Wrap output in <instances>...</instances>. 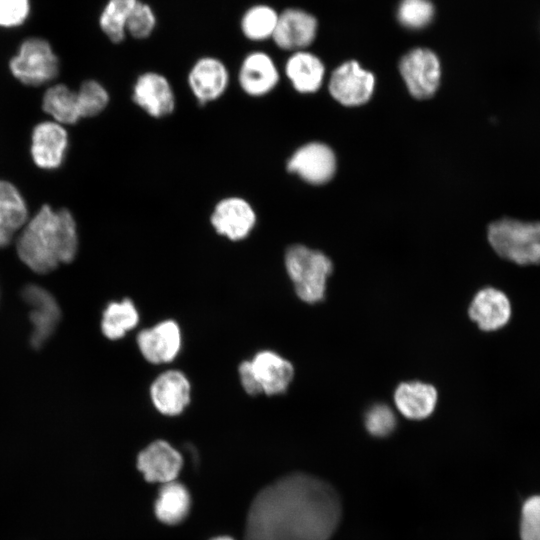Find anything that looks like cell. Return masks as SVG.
<instances>
[{"mask_svg": "<svg viewBox=\"0 0 540 540\" xmlns=\"http://www.w3.org/2000/svg\"><path fill=\"white\" fill-rule=\"evenodd\" d=\"M342 514L328 483L304 473L286 475L252 501L244 540H329Z\"/></svg>", "mask_w": 540, "mask_h": 540, "instance_id": "1", "label": "cell"}, {"mask_svg": "<svg viewBox=\"0 0 540 540\" xmlns=\"http://www.w3.org/2000/svg\"><path fill=\"white\" fill-rule=\"evenodd\" d=\"M78 232L72 213L44 204L21 229L16 242L20 260L36 273L45 274L70 263L78 251Z\"/></svg>", "mask_w": 540, "mask_h": 540, "instance_id": "2", "label": "cell"}, {"mask_svg": "<svg viewBox=\"0 0 540 540\" xmlns=\"http://www.w3.org/2000/svg\"><path fill=\"white\" fill-rule=\"evenodd\" d=\"M487 238L502 258L519 265L540 263V222L504 217L489 224Z\"/></svg>", "mask_w": 540, "mask_h": 540, "instance_id": "3", "label": "cell"}, {"mask_svg": "<svg viewBox=\"0 0 540 540\" xmlns=\"http://www.w3.org/2000/svg\"><path fill=\"white\" fill-rule=\"evenodd\" d=\"M284 262L302 301L314 304L324 299L327 279L333 269L331 260L324 253L295 244L287 249Z\"/></svg>", "mask_w": 540, "mask_h": 540, "instance_id": "4", "label": "cell"}, {"mask_svg": "<svg viewBox=\"0 0 540 540\" xmlns=\"http://www.w3.org/2000/svg\"><path fill=\"white\" fill-rule=\"evenodd\" d=\"M238 373L247 394L257 396L264 393L272 396L282 394L288 389L294 377V368L278 353L262 350L251 360L241 362Z\"/></svg>", "mask_w": 540, "mask_h": 540, "instance_id": "5", "label": "cell"}, {"mask_svg": "<svg viewBox=\"0 0 540 540\" xmlns=\"http://www.w3.org/2000/svg\"><path fill=\"white\" fill-rule=\"evenodd\" d=\"M9 68L12 75L22 84L40 86L56 78L59 61L48 41L28 38L11 58Z\"/></svg>", "mask_w": 540, "mask_h": 540, "instance_id": "6", "label": "cell"}, {"mask_svg": "<svg viewBox=\"0 0 540 540\" xmlns=\"http://www.w3.org/2000/svg\"><path fill=\"white\" fill-rule=\"evenodd\" d=\"M399 71L414 98H430L439 87L441 63L429 48L417 47L408 51L400 60Z\"/></svg>", "mask_w": 540, "mask_h": 540, "instance_id": "7", "label": "cell"}, {"mask_svg": "<svg viewBox=\"0 0 540 540\" xmlns=\"http://www.w3.org/2000/svg\"><path fill=\"white\" fill-rule=\"evenodd\" d=\"M375 76L355 60L343 62L334 69L329 80L332 97L345 106H359L371 98Z\"/></svg>", "mask_w": 540, "mask_h": 540, "instance_id": "8", "label": "cell"}, {"mask_svg": "<svg viewBox=\"0 0 540 540\" xmlns=\"http://www.w3.org/2000/svg\"><path fill=\"white\" fill-rule=\"evenodd\" d=\"M230 72L225 62L212 55L199 57L187 74V84L200 105L221 98L228 89Z\"/></svg>", "mask_w": 540, "mask_h": 540, "instance_id": "9", "label": "cell"}, {"mask_svg": "<svg viewBox=\"0 0 540 540\" xmlns=\"http://www.w3.org/2000/svg\"><path fill=\"white\" fill-rule=\"evenodd\" d=\"M210 223L219 235L231 241H241L254 230L257 214L246 199L229 196L215 204L210 215Z\"/></svg>", "mask_w": 540, "mask_h": 540, "instance_id": "10", "label": "cell"}, {"mask_svg": "<svg viewBox=\"0 0 540 540\" xmlns=\"http://www.w3.org/2000/svg\"><path fill=\"white\" fill-rule=\"evenodd\" d=\"M131 98L153 118L169 116L176 107L175 92L169 79L157 71H145L137 76Z\"/></svg>", "mask_w": 540, "mask_h": 540, "instance_id": "11", "label": "cell"}, {"mask_svg": "<svg viewBox=\"0 0 540 540\" xmlns=\"http://www.w3.org/2000/svg\"><path fill=\"white\" fill-rule=\"evenodd\" d=\"M317 31L318 21L313 14L302 8L288 7L279 12L271 40L279 49L295 52L310 46Z\"/></svg>", "mask_w": 540, "mask_h": 540, "instance_id": "12", "label": "cell"}, {"mask_svg": "<svg viewBox=\"0 0 540 540\" xmlns=\"http://www.w3.org/2000/svg\"><path fill=\"white\" fill-rule=\"evenodd\" d=\"M287 170L310 184H323L335 174L336 157L328 145L310 142L299 147L290 156Z\"/></svg>", "mask_w": 540, "mask_h": 540, "instance_id": "13", "label": "cell"}, {"mask_svg": "<svg viewBox=\"0 0 540 540\" xmlns=\"http://www.w3.org/2000/svg\"><path fill=\"white\" fill-rule=\"evenodd\" d=\"M279 77L273 57L263 50L248 52L237 70L238 85L250 97H262L273 91Z\"/></svg>", "mask_w": 540, "mask_h": 540, "instance_id": "14", "label": "cell"}, {"mask_svg": "<svg viewBox=\"0 0 540 540\" xmlns=\"http://www.w3.org/2000/svg\"><path fill=\"white\" fill-rule=\"evenodd\" d=\"M22 296L31 308L29 314L32 324L31 345L34 348H41L59 323L60 307L49 291L35 284L25 286Z\"/></svg>", "mask_w": 540, "mask_h": 540, "instance_id": "15", "label": "cell"}, {"mask_svg": "<svg viewBox=\"0 0 540 540\" xmlns=\"http://www.w3.org/2000/svg\"><path fill=\"white\" fill-rule=\"evenodd\" d=\"M142 356L152 364L173 361L181 349V330L173 320H164L143 329L136 338Z\"/></svg>", "mask_w": 540, "mask_h": 540, "instance_id": "16", "label": "cell"}, {"mask_svg": "<svg viewBox=\"0 0 540 540\" xmlns=\"http://www.w3.org/2000/svg\"><path fill=\"white\" fill-rule=\"evenodd\" d=\"M68 148V134L56 121L38 123L32 132L31 156L36 166L44 170L59 168Z\"/></svg>", "mask_w": 540, "mask_h": 540, "instance_id": "17", "label": "cell"}, {"mask_svg": "<svg viewBox=\"0 0 540 540\" xmlns=\"http://www.w3.org/2000/svg\"><path fill=\"white\" fill-rule=\"evenodd\" d=\"M150 398L158 412L166 416H177L190 403L191 384L183 372L167 370L152 382Z\"/></svg>", "mask_w": 540, "mask_h": 540, "instance_id": "18", "label": "cell"}, {"mask_svg": "<svg viewBox=\"0 0 540 540\" xmlns=\"http://www.w3.org/2000/svg\"><path fill=\"white\" fill-rule=\"evenodd\" d=\"M182 456L168 442L157 440L142 450L137 467L148 482L174 481L182 467Z\"/></svg>", "mask_w": 540, "mask_h": 540, "instance_id": "19", "label": "cell"}, {"mask_svg": "<svg viewBox=\"0 0 540 540\" xmlns=\"http://www.w3.org/2000/svg\"><path fill=\"white\" fill-rule=\"evenodd\" d=\"M468 314L480 329L494 331L509 321L511 304L504 292L493 287H486L475 294Z\"/></svg>", "mask_w": 540, "mask_h": 540, "instance_id": "20", "label": "cell"}, {"mask_svg": "<svg viewBox=\"0 0 540 540\" xmlns=\"http://www.w3.org/2000/svg\"><path fill=\"white\" fill-rule=\"evenodd\" d=\"M28 221L27 204L16 186L0 180V248L9 245Z\"/></svg>", "mask_w": 540, "mask_h": 540, "instance_id": "21", "label": "cell"}, {"mask_svg": "<svg viewBox=\"0 0 540 540\" xmlns=\"http://www.w3.org/2000/svg\"><path fill=\"white\" fill-rule=\"evenodd\" d=\"M286 77L299 93H314L322 85L325 67L315 54L300 50L290 54L284 65Z\"/></svg>", "mask_w": 540, "mask_h": 540, "instance_id": "22", "label": "cell"}, {"mask_svg": "<svg viewBox=\"0 0 540 540\" xmlns=\"http://www.w3.org/2000/svg\"><path fill=\"white\" fill-rule=\"evenodd\" d=\"M437 391L419 381L403 382L395 390L394 401L402 415L421 420L432 414L437 403Z\"/></svg>", "mask_w": 540, "mask_h": 540, "instance_id": "23", "label": "cell"}, {"mask_svg": "<svg viewBox=\"0 0 540 540\" xmlns=\"http://www.w3.org/2000/svg\"><path fill=\"white\" fill-rule=\"evenodd\" d=\"M279 11L267 3L248 6L239 18L241 35L253 43L271 40L278 22Z\"/></svg>", "mask_w": 540, "mask_h": 540, "instance_id": "24", "label": "cell"}, {"mask_svg": "<svg viewBox=\"0 0 540 540\" xmlns=\"http://www.w3.org/2000/svg\"><path fill=\"white\" fill-rule=\"evenodd\" d=\"M190 505V495L185 486L174 481L167 482L159 491L155 514L165 524H179L188 515Z\"/></svg>", "mask_w": 540, "mask_h": 540, "instance_id": "25", "label": "cell"}, {"mask_svg": "<svg viewBox=\"0 0 540 540\" xmlns=\"http://www.w3.org/2000/svg\"><path fill=\"white\" fill-rule=\"evenodd\" d=\"M139 322V313L132 300L110 302L102 315L101 330L110 340H118L134 329Z\"/></svg>", "mask_w": 540, "mask_h": 540, "instance_id": "26", "label": "cell"}, {"mask_svg": "<svg viewBox=\"0 0 540 540\" xmlns=\"http://www.w3.org/2000/svg\"><path fill=\"white\" fill-rule=\"evenodd\" d=\"M42 108L59 124H75L81 119L77 93L64 84L46 90Z\"/></svg>", "mask_w": 540, "mask_h": 540, "instance_id": "27", "label": "cell"}, {"mask_svg": "<svg viewBox=\"0 0 540 540\" xmlns=\"http://www.w3.org/2000/svg\"><path fill=\"white\" fill-rule=\"evenodd\" d=\"M138 0H107L98 19L103 34L114 44L127 38V22Z\"/></svg>", "mask_w": 540, "mask_h": 540, "instance_id": "28", "label": "cell"}, {"mask_svg": "<svg viewBox=\"0 0 540 540\" xmlns=\"http://www.w3.org/2000/svg\"><path fill=\"white\" fill-rule=\"evenodd\" d=\"M434 15L435 7L430 0H400L396 10L398 22L411 30L427 27Z\"/></svg>", "mask_w": 540, "mask_h": 540, "instance_id": "29", "label": "cell"}, {"mask_svg": "<svg viewBox=\"0 0 540 540\" xmlns=\"http://www.w3.org/2000/svg\"><path fill=\"white\" fill-rule=\"evenodd\" d=\"M158 24V18L153 6L144 0H138L128 18L127 37L134 40L150 38Z\"/></svg>", "mask_w": 540, "mask_h": 540, "instance_id": "30", "label": "cell"}, {"mask_svg": "<svg viewBox=\"0 0 540 540\" xmlns=\"http://www.w3.org/2000/svg\"><path fill=\"white\" fill-rule=\"evenodd\" d=\"M76 93L81 118L97 116L110 101L108 91L96 80L84 81Z\"/></svg>", "mask_w": 540, "mask_h": 540, "instance_id": "31", "label": "cell"}, {"mask_svg": "<svg viewBox=\"0 0 540 540\" xmlns=\"http://www.w3.org/2000/svg\"><path fill=\"white\" fill-rule=\"evenodd\" d=\"M395 426V414L391 408L385 404L373 405L365 415V427L373 436H388L395 429Z\"/></svg>", "mask_w": 540, "mask_h": 540, "instance_id": "32", "label": "cell"}, {"mask_svg": "<svg viewBox=\"0 0 540 540\" xmlns=\"http://www.w3.org/2000/svg\"><path fill=\"white\" fill-rule=\"evenodd\" d=\"M520 537L521 540H540V495L531 496L523 503Z\"/></svg>", "mask_w": 540, "mask_h": 540, "instance_id": "33", "label": "cell"}, {"mask_svg": "<svg viewBox=\"0 0 540 540\" xmlns=\"http://www.w3.org/2000/svg\"><path fill=\"white\" fill-rule=\"evenodd\" d=\"M30 11V0H0V26L21 25Z\"/></svg>", "mask_w": 540, "mask_h": 540, "instance_id": "34", "label": "cell"}, {"mask_svg": "<svg viewBox=\"0 0 540 540\" xmlns=\"http://www.w3.org/2000/svg\"><path fill=\"white\" fill-rule=\"evenodd\" d=\"M211 540H234L230 537H227V536H221V537H216V538H213Z\"/></svg>", "mask_w": 540, "mask_h": 540, "instance_id": "35", "label": "cell"}]
</instances>
